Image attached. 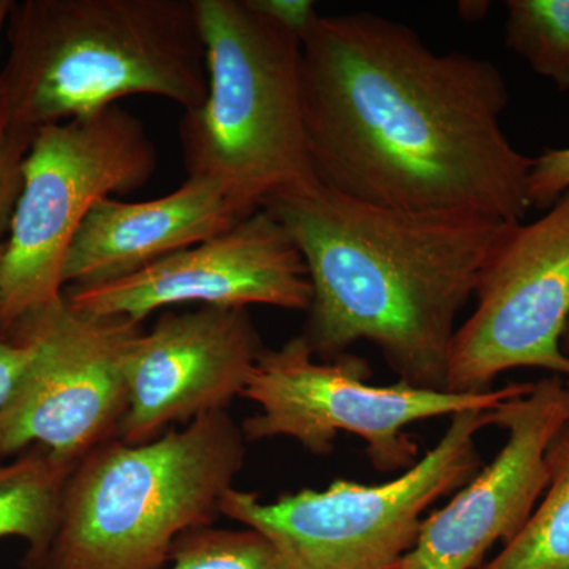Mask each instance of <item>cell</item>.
Wrapping results in <instances>:
<instances>
[{"label": "cell", "mask_w": 569, "mask_h": 569, "mask_svg": "<svg viewBox=\"0 0 569 569\" xmlns=\"http://www.w3.org/2000/svg\"><path fill=\"white\" fill-rule=\"evenodd\" d=\"M301 71L318 182L381 208L523 222L533 159L501 127L509 91L492 62L348 13L318 18Z\"/></svg>", "instance_id": "1"}, {"label": "cell", "mask_w": 569, "mask_h": 569, "mask_svg": "<svg viewBox=\"0 0 569 569\" xmlns=\"http://www.w3.org/2000/svg\"><path fill=\"white\" fill-rule=\"evenodd\" d=\"M261 209L305 258L312 302L302 336L318 359L367 340L399 381L447 389L456 320L511 223L381 208L320 182L276 194Z\"/></svg>", "instance_id": "2"}, {"label": "cell", "mask_w": 569, "mask_h": 569, "mask_svg": "<svg viewBox=\"0 0 569 569\" xmlns=\"http://www.w3.org/2000/svg\"><path fill=\"white\" fill-rule=\"evenodd\" d=\"M0 126L37 133L127 97L193 110L208 92L193 0H22L7 22Z\"/></svg>", "instance_id": "3"}, {"label": "cell", "mask_w": 569, "mask_h": 569, "mask_svg": "<svg viewBox=\"0 0 569 569\" xmlns=\"http://www.w3.org/2000/svg\"><path fill=\"white\" fill-rule=\"evenodd\" d=\"M244 459V433L227 411L148 443L112 438L70 475L40 569H167L183 533L222 516Z\"/></svg>", "instance_id": "4"}, {"label": "cell", "mask_w": 569, "mask_h": 569, "mask_svg": "<svg viewBox=\"0 0 569 569\" xmlns=\"http://www.w3.org/2000/svg\"><path fill=\"white\" fill-rule=\"evenodd\" d=\"M208 92L179 123L189 178L222 187L246 216L318 182L307 142L302 41L249 0H193Z\"/></svg>", "instance_id": "5"}, {"label": "cell", "mask_w": 569, "mask_h": 569, "mask_svg": "<svg viewBox=\"0 0 569 569\" xmlns=\"http://www.w3.org/2000/svg\"><path fill=\"white\" fill-rule=\"evenodd\" d=\"M489 426L490 410L455 415L436 447L381 485L336 479L272 501L233 488L222 516L264 535L293 569H392L417 542L427 509L481 470L475 437Z\"/></svg>", "instance_id": "6"}, {"label": "cell", "mask_w": 569, "mask_h": 569, "mask_svg": "<svg viewBox=\"0 0 569 569\" xmlns=\"http://www.w3.org/2000/svg\"><path fill=\"white\" fill-rule=\"evenodd\" d=\"M156 170V144L119 104L37 130L0 258V336L62 298L67 253L93 204L137 192Z\"/></svg>", "instance_id": "7"}, {"label": "cell", "mask_w": 569, "mask_h": 569, "mask_svg": "<svg viewBox=\"0 0 569 569\" xmlns=\"http://www.w3.org/2000/svg\"><path fill=\"white\" fill-rule=\"evenodd\" d=\"M369 362L346 353L331 361L313 355L305 336L279 348H264L242 397L260 407L241 429L246 441L287 437L307 451L326 456L339 432L353 433L378 471L410 468L419 447L406 429L413 422L455 417L468 410H492L501 402L529 395L533 383H509L485 392L370 385Z\"/></svg>", "instance_id": "8"}, {"label": "cell", "mask_w": 569, "mask_h": 569, "mask_svg": "<svg viewBox=\"0 0 569 569\" xmlns=\"http://www.w3.org/2000/svg\"><path fill=\"white\" fill-rule=\"evenodd\" d=\"M141 331L127 317L74 310L63 295L14 323L3 336L32 356L0 413V462L33 447L80 462L118 438L129 407L127 353Z\"/></svg>", "instance_id": "9"}, {"label": "cell", "mask_w": 569, "mask_h": 569, "mask_svg": "<svg viewBox=\"0 0 569 569\" xmlns=\"http://www.w3.org/2000/svg\"><path fill=\"white\" fill-rule=\"evenodd\" d=\"M449 351L447 389L485 392L512 369L569 378V190L538 220L511 223Z\"/></svg>", "instance_id": "10"}, {"label": "cell", "mask_w": 569, "mask_h": 569, "mask_svg": "<svg viewBox=\"0 0 569 569\" xmlns=\"http://www.w3.org/2000/svg\"><path fill=\"white\" fill-rule=\"evenodd\" d=\"M63 298L80 312L121 316L142 323L157 310L192 302L307 312L312 284L291 236L271 212L260 209L230 230L137 274L97 287L66 288Z\"/></svg>", "instance_id": "11"}, {"label": "cell", "mask_w": 569, "mask_h": 569, "mask_svg": "<svg viewBox=\"0 0 569 569\" xmlns=\"http://www.w3.org/2000/svg\"><path fill=\"white\" fill-rule=\"evenodd\" d=\"M490 421L508 430L507 443L448 505L426 516L413 548L392 569H473L533 515L550 481L548 449L569 422L567 381L542 378L529 395L492 408Z\"/></svg>", "instance_id": "12"}, {"label": "cell", "mask_w": 569, "mask_h": 569, "mask_svg": "<svg viewBox=\"0 0 569 569\" xmlns=\"http://www.w3.org/2000/svg\"><path fill=\"white\" fill-rule=\"evenodd\" d=\"M263 350L247 309L201 306L162 313L127 353L129 407L119 440L148 443L173 425L227 411L242 397Z\"/></svg>", "instance_id": "13"}, {"label": "cell", "mask_w": 569, "mask_h": 569, "mask_svg": "<svg viewBox=\"0 0 569 569\" xmlns=\"http://www.w3.org/2000/svg\"><path fill=\"white\" fill-rule=\"evenodd\" d=\"M246 217L222 187L200 178H187L174 192L140 203L104 198L93 204L71 241L63 290L137 274L230 230Z\"/></svg>", "instance_id": "14"}, {"label": "cell", "mask_w": 569, "mask_h": 569, "mask_svg": "<svg viewBox=\"0 0 569 569\" xmlns=\"http://www.w3.org/2000/svg\"><path fill=\"white\" fill-rule=\"evenodd\" d=\"M77 460L44 447L0 463V539L28 542L22 568L40 569L58 530L63 490Z\"/></svg>", "instance_id": "15"}, {"label": "cell", "mask_w": 569, "mask_h": 569, "mask_svg": "<svg viewBox=\"0 0 569 569\" xmlns=\"http://www.w3.org/2000/svg\"><path fill=\"white\" fill-rule=\"evenodd\" d=\"M545 500L522 530L479 569H569V422L548 449Z\"/></svg>", "instance_id": "16"}, {"label": "cell", "mask_w": 569, "mask_h": 569, "mask_svg": "<svg viewBox=\"0 0 569 569\" xmlns=\"http://www.w3.org/2000/svg\"><path fill=\"white\" fill-rule=\"evenodd\" d=\"M507 47L569 92V0H508Z\"/></svg>", "instance_id": "17"}, {"label": "cell", "mask_w": 569, "mask_h": 569, "mask_svg": "<svg viewBox=\"0 0 569 569\" xmlns=\"http://www.w3.org/2000/svg\"><path fill=\"white\" fill-rule=\"evenodd\" d=\"M167 569H293L280 550L257 530L209 526L176 541Z\"/></svg>", "instance_id": "18"}, {"label": "cell", "mask_w": 569, "mask_h": 569, "mask_svg": "<svg viewBox=\"0 0 569 569\" xmlns=\"http://www.w3.org/2000/svg\"><path fill=\"white\" fill-rule=\"evenodd\" d=\"M36 133L0 126V238L10 230L22 190V168Z\"/></svg>", "instance_id": "19"}, {"label": "cell", "mask_w": 569, "mask_h": 569, "mask_svg": "<svg viewBox=\"0 0 569 569\" xmlns=\"http://www.w3.org/2000/svg\"><path fill=\"white\" fill-rule=\"evenodd\" d=\"M569 190V148L545 149L533 159L527 182L530 209L546 212Z\"/></svg>", "instance_id": "20"}, {"label": "cell", "mask_w": 569, "mask_h": 569, "mask_svg": "<svg viewBox=\"0 0 569 569\" xmlns=\"http://www.w3.org/2000/svg\"><path fill=\"white\" fill-rule=\"evenodd\" d=\"M252 9L263 14L284 31L305 40L312 31L320 14L312 0H249Z\"/></svg>", "instance_id": "21"}, {"label": "cell", "mask_w": 569, "mask_h": 569, "mask_svg": "<svg viewBox=\"0 0 569 569\" xmlns=\"http://www.w3.org/2000/svg\"><path fill=\"white\" fill-rule=\"evenodd\" d=\"M31 356L32 350L28 343L11 339V337L0 336V413L9 402L22 370L31 361Z\"/></svg>", "instance_id": "22"}, {"label": "cell", "mask_w": 569, "mask_h": 569, "mask_svg": "<svg viewBox=\"0 0 569 569\" xmlns=\"http://www.w3.org/2000/svg\"><path fill=\"white\" fill-rule=\"evenodd\" d=\"M11 6H13V0H0V39H2V33L6 32ZM0 69H2V67H0Z\"/></svg>", "instance_id": "23"}, {"label": "cell", "mask_w": 569, "mask_h": 569, "mask_svg": "<svg viewBox=\"0 0 569 569\" xmlns=\"http://www.w3.org/2000/svg\"><path fill=\"white\" fill-rule=\"evenodd\" d=\"M561 348H563L565 355L569 356V323L567 326V331H565L563 342H561Z\"/></svg>", "instance_id": "24"}, {"label": "cell", "mask_w": 569, "mask_h": 569, "mask_svg": "<svg viewBox=\"0 0 569 569\" xmlns=\"http://www.w3.org/2000/svg\"><path fill=\"white\" fill-rule=\"evenodd\" d=\"M2 242H0V258H2ZM0 325H2V291H0Z\"/></svg>", "instance_id": "25"}, {"label": "cell", "mask_w": 569, "mask_h": 569, "mask_svg": "<svg viewBox=\"0 0 569 569\" xmlns=\"http://www.w3.org/2000/svg\"><path fill=\"white\" fill-rule=\"evenodd\" d=\"M567 388H568V391H569V378H568V381H567Z\"/></svg>", "instance_id": "26"}]
</instances>
